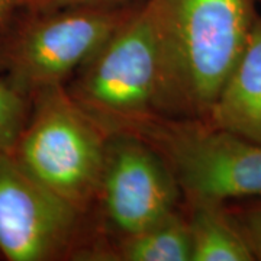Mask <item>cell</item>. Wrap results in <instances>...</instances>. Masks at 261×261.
<instances>
[{"label": "cell", "mask_w": 261, "mask_h": 261, "mask_svg": "<svg viewBox=\"0 0 261 261\" xmlns=\"http://www.w3.org/2000/svg\"><path fill=\"white\" fill-rule=\"evenodd\" d=\"M20 0H0V41L9 28L12 19L18 13Z\"/></svg>", "instance_id": "14"}, {"label": "cell", "mask_w": 261, "mask_h": 261, "mask_svg": "<svg viewBox=\"0 0 261 261\" xmlns=\"http://www.w3.org/2000/svg\"><path fill=\"white\" fill-rule=\"evenodd\" d=\"M202 121L261 142V15L232 73Z\"/></svg>", "instance_id": "8"}, {"label": "cell", "mask_w": 261, "mask_h": 261, "mask_svg": "<svg viewBox=\"0 0 261 261\" xmlns=\"http://www.w3.org/2000/svg\"><path fill=\"white\" fill-rule=\"evenodd\" d=\"M142 2L19 9L0 41V73L31 96L65 86Z\"/></svg>", "instance_id": "2"}, {"label": "cell", "mask_w": 261, "mask_h": 261, "mask_svg": "<svg viewBox=\"0 0 261 261\" xmlns=\"http://www.w3.org/2000/svg\"><path fill=\"white\" fill-rule=\"evenodd\" d=\"M155 112L205 119L247 47L260 0H159Z\"/></svg>", "instance_id": "1"}, {"label": "cell", "mask_w": 261, "mask_h": 261, "mask_svg": "<svg viewBox=\"0 0 261 261\" xmlns=\"http://www.w3.org/2000/svg\"><path fill=\"white\" fill-rule=\"evenodd\" d=\"M192 261H254L240 226L224 202L183 200Z\"/></svg>", "instance_id": "10"}, {"label": "cell", "mask_w": 261, "mask_h": 261, "mask_svg": "<svg viewBox=\"0 0 261 261\" xmlns=\"http://www.w3.org/2000/svg\"><path fill=\"white\" fill-rule=\"evenodd\" d=\"M108 135L65 86H48L32 94L28 121L10 152L31 176L89 215Z\"/></svg>", "instance_id": "3"}, {"label": "cell", "mask_w": 261, "mask_h": 261, "mask_svg": "<svg viewBox=\"0 0 261 261\" xmlns=\"http://www.w3.org/2000/svg\"><path fill=\"white\" fill-rule=\"evenodd\" d=\"M181 203L177 178L157 149L130 132L108 135L89 214L94 232L92 241L142 231L176 212Z\"/></svg>", "instance_id": "6"}, {"label": "cell", "mask_w": 261, "mask_h": 261, "mask_svg": "<svg viewBox=\"0 0 261 261\" xmlns=\"http://www.w3.org/2000/svg\"><path fill=\"white\" fill-rule=\"evenodd\" d=\"M119 130L138 135L159 151L177 178L183 200L228 203L261 197V142L202 119L159 113Z\"/></svg>", "instance_id": "5"}, {"label": "cell", "mask_w": 261, "mask_h": 261, "mask_svg": "<svg viewBox=\"0 0 261 261\" xmlns=\"http://www.w3.org/2000/svg\"><path fill=\"white\" fill-rule=\"evenodd\" d=\"M159 65V0H144L65 90L111 134L157 113Z\"/></svg>", "instance_id": "4"}, {"label": "cell", "mask_w": 261, "mask_h": 261, "mask_svg": "<svg viewBox=\"0 0 261 261\" xmlns=\"http://www.w3.org/2000/svg\"><path fill=\"white\" fill-rule=\"evenodd\" d=\"M93 238L92 219L44 186L12 152H0V257L77 261Z\"/></svg>", "instance_id": "7"}, {"label": "cell", "mask_w": 261, "mask_h": 261, "mask_svg": "<svg viewBox=\"0 0 261 261\" xmlns=\"http://www.w3.org/2000/svg\"><path fill=\"white\" fill-rule=\"evenodd\" d=\"M141 0H20L19 9L45 10L74 6V5H106V3H134Z\"/></svg>", "instance_id": "13"}, {"label": "cell", "mask_w": 261, "mask_h": 261, "mask_svg": "<svg viewBox=\"0 0 261 261\" xmlns=\"http://www.w3.org/2000/svg\"><path fill=\"white\" fill-rule=\"evenodd\" d=\"M79 261H192L183 203L176 212L142 231L112 240H94Z\"/></svg>", "instance_id": "9"}, {"label": "cell", "mask_w": 261, "mask_h": 261, "mask_svg": "<svg viewBox=\"0 0 261 261\" xmlns=\"http://www.w3.org/2000/svg\"><path fill=\"white\" fill-rule=\"evenodd\" d=\"M32 96L0 73V152L13 149L28 121Z\"/></svg>", "instance_id": "11"}, {"label": "cell", "mask_w": 261, "mask_h": 261, "mask_svg": "<svg viewBox=\"0 0 261 261\" xmlns=\"http://www.w3.org/2000/svg\"><path fill=\"white\" fill-rule=\"evenodd\" d=\"M260 3H261V0H260Z\"/></svg>", "instance_id": "15"}, {"label": "cell", "mask_w": 261, "mask_h": 261, "mask_svg": "<svg viewBox=\"0 0 261 261\" xmlns=\"http://www.w3.org/2000/svg\"><path fill=\"white\" fill-rule=\"evenodd\" d=\"M226 205L251 250L254 261H261V197L233 200Z\"/></svg>", "instance_id": "12"}]
</instances>
